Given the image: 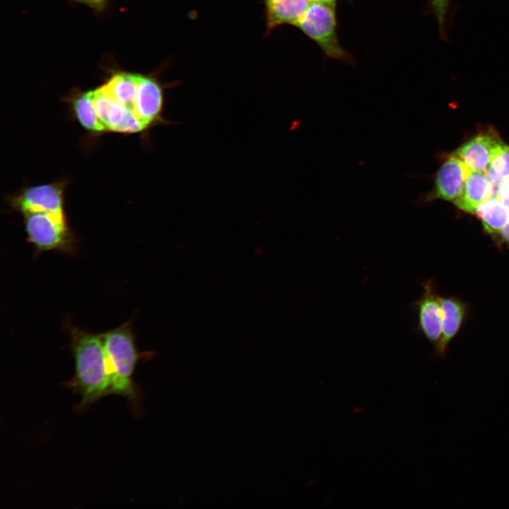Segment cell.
<instances>
[{
    "label": "cell",
    "mask_w": 509,
    "mask_h": 509,
    "mask_svg": "<svg viewBox=\"0 0 509 509\" xmlns=\"http://www.w3.org/2000/svg\"><path fill=\"white\" fill-rule=\"evenodd\" d=\"M70 346L75 363L74 377L65 384L81 396L76 407L85 410L110 395L111 376L101 334L70 327Z\"/></svg>",
    "instance_id": "1"
},
{
    "label": "cell",
    "mask_w": 509,
    "mask_h": 509,
    "mask_svg": "<svg viewBox=\"0 0 509 509\" xmlns=\"http://www.w3.org/2000/svg\"><path fill=\"white\" fill-rule=\"evenodd\" d=\"M491 182L484 172L469 170L461 195L454 204L461 210L474 214L476 207L491 197Z\"/></svg>",
    "instance_id": "11"
},
{
    "label": "cell",
    "mask_w": 509,
    "mask_h": 509,
    "mask_svg": "<svg viewBox=\"0 0 509 509\" xmlns=\"http://www.w3.org/2000/svg\"><path fill=\"white\" fill-rule=\"evenodd\" d=\"M111 376L110 394L126 398L136 411L140 394L133 374L141 358L130 322L101 334Z\"/></svg>",
    "instance_id": "2"
},
{
    "label": "cell",
    "mask_w": 509,
    "mask_h": 509,
    "mask_svg": "<svg viewBox=\"0 0 509 509\" xmlns=\"http://www.w3.org/2000/svg\"><path fill=\"white\" fill-rule=\"evenodd\" d=\"M75 115L81 124L87 130L103 131L106 129L99 120L93 102V90L78 93L73 100Z\"/></svg>",
    "instance_id": "16"
},
{
    "label": "cell",
    "mask_w": 509,
    "mask_h": 509,
    "mask_svg": "<svg viewBox=\"0 0 509 509\" xmlns=\"http://www.w3.org/2000/svg\"><path fill=\"white\" fill-rule=\"evenodd\" d=\"M469 170L461 160L452 155L438 170L432 191L420 199L421 202L435 199L454 202L462 192Z\"/></svg>",
    "instance_id": "7"
},
{
    "label": "cell",
    "mask_w": 509,
    "mask_h": 509,
    "mask_svg": "<svg viewBox=\"0 0 509 509\" xmlns=\"http://www.w3.org/2000/svg\"><path fill=\"white\" fill-rule=\"evenodd\" d=\"M423 296L413 305L418 312L419 330L436 347L442 336L440 297L436 294L434 284L431 280L423 283Z\"/></svg>",
    "instance_id": "9"
},
{
    "label": "cell",
    "mask_w": 509,
    "mask_h": 509,
    "mask_svg": "<svg viewBox=\"0 0 509 509\" xmlns=\"http://www.w3.org/2000/svg\"><path fill=\"white\" fill-rule=\"evenodd\" d=\"M486 232L498 234L509 221V211L497 197H489L475 210Z\"/></svg>",
    "instance_id": "15"
},
{
    "label": "cell",
    "mask_w": 509,
    "mask_h": 509,
    "mask_svg": "<svg viewBox=\"0 0 509 509\" xmlns=\"http://www.w3.org/2000/svg\"><path fill=\"white\" fill-rule=\"evenodd\" d=\"M76 1L88 4V0H76Z\"/></svg>",
    "instance_id": "23"
},
{
    "label": "cell",
    "mask_w": 509,
    "mask_h": 509,
    "mask_svg": "<svg viewBox=\"0 0 509 509\" xmlns=\"http://www.w3.org/2000/svg\"><path fill=\"white\" fill-rule=\"evenodd\" d=\"M64 182H59L26 188L11 199V206L23 213L64 212Z\"/></svg>",
    "instance_id": "6"
},
{
    "label": "cell",
    "mask_w": 509,
    "mask_h": 509,
    "mask_svg": "<svg viewBox=\"0 0 509 509\" xmlns=\"http://www.w3.org/2000/svg\"><path fill=\"white\" fill-rule=\"evenodd\" d=\"M485 174L491 183L509 177V146L504 144L491 159Z\"/></svg>",
    "instance_id": "18"
},
{
    "label": "cell",
    "mask_w": 509,
    "mask_h": 509,
    "mask_svg": "<svg viewBox=\"0 0 509 509\" xmlns=\"http://www.w3.org/2000/svg\"><path fill=\"white\" fill-rule=\"evenodd\" d=\"M311 2H317L335 6L337 0H310Z\"/></svg>",
    "instance_id": "22"
},
{
    "label": "cell",
    "mask_w": 509,
    "mask_h": 509,
    "mask_svg": "<svg viewBox=\"0 0 509 509\" xmlns=\"http://www.w3.org/2000/svg\"><path fill=\"white\" fill-rule=\"evenodd\" d=\"M265 1L269 28L283 24L296 25L311 3L310 0Z\"/></svg>",
    "instance_id": "12"
},
{
    "label": "cell",
    "mask_w": 509,
    "mask_h": 509,
    "mask_svg": "<svg viewBox=\"0 0 509 509\" xmlns=\"http://www.w3.org/2000/svg\"><path fill=\"white\" fill-rule=\"evenodd\" d=\"M138 78V74L118 72L102 86L113 99L134 112Z\"/></svg>",
    "instance_id": "14"
},
{
    "label": "cell",
    "mask_w": 509,
    "mask_h": 509,
    "mask_svg": "<svg viewBox=\"0 0 509 509\" xmlns=\"http://www.w3.org/2000/svg\"><path fill=\"white\" fill-rule=\"evenodd\" d=\"M23 215L28 240L35 250L73 251L75 238L64 212L36 211Z\"/></svg>",
    "instance_id": "3"
},
{
    "label": "cell",
    "mask_w": 509,
    "mask_h": 509,
    "mask_svg": "<svg viewBox=\"0 0 509 509\" xmlns=\"http://www.w3.org/2000/svg\"><path fill=\"white\" fill-rule=\"evenodd\" d=\"M497 198L509 211V177L500 182Z\"/></svg>",
    "instance_id": "19"
},
{
    "label": "cell",
    "mask_w": 509,
    "mask_h": 509,
    "mask_svg": "<svg viewBox=\"0 0 509 509\" xmlns=\"http://www.w3.org/2000/svg\"><path fill=\"white\" fill-rule=\"evenodd\" d=\"M442 310V336L436 346L435 353L444 357L452 339L459 331L466 314V306L460 300L450 297L440 298Z\"/></svg>",
    "instance_id": "10"
},
{
    "label": "cell",
    "mask_w": 509,
    "mask_h": 509,
    "mask_svg": "<svg viewBox=\"0 0 509 509\" xmlns=\"http://www.w3.org/2000/svg\"><path fill=\"white\" fill-rule=\"evenodd\" d=\"M334 7L311 2L296 26L313 40L327 57L347 62L350 60V56L341 46L337 35Z\"/></svg>",
    "instance_id": "4"
},
{
    "label": "cell",
    "mask_w": 509,
    "mask_h": 509,
    "mask_svg": "<svg viewBox=\"0 0 509 509\" xmlns=\"http://www.w3.org/2000/svg\"><path fill=\"white\" fill-rule=\"evenodd\" d=\"M107 1V0H88V4L95 9L101 10L105 6Z\"/></svg>",
    "instance_id": "21"
},
{
    "label": "cell",
    "mask_w": 509,
    "mask_h": 509,
    "mask_svg": "<svg viewBox=\"0 0 509 509\" xmlns=\"http://www.w3.org/2000/svg\"><path fill=\"white\" fill-rule=\"evenodd\" d=\"M503 144L497 133L489 130L470 139L452 156L461 160L470 170L485 173L491 159Z\"/></svg>",
    "instance_id": "8"
},
{
    "label": "cell",
    "mask_w": 509,
    "mask_h": 509,
    "mask_svg": "<svg viewBox=\"0 0 509 509\" xmlns=\"http://www.w3.org/2000/svg\"><path fill=\"white\" fill-rule=\"evenodd\" d=\"M428 9L435 18L441 40H447L450 20L452 11V0H426Z\"/></svg>",
    "instance_id": "17"
},
{
    "label": "cell",
    "mask_w": 509,
    "mask_h": 509,
    "mask_svg": "<svg viewBox=\"0 0 509 509\" xmlns=\"http://www.w3.org/2000/svg\"><path fill=\"white\" fill-rule=\"evenodd\" d=\"M93 102L97 116L106 130L118 131L129 109L113 99L102 86L93 90Z\"/></svg>",
    "instance_id": "13"
},
{
    "label": "cell",
    "mask_w": 509,
    "mask_h": 509,
    "mask_svg": "<svg viewBox=\"0 0 509 509\" xmlns=\"http://www.w3.org/2000/svg\"><path fill=\"white\" fill-rule=\"evenodd\" d=\"M164 90L158 81L151 76L139 74L134 112L146 129L159 123L165 124Z\"/></svg>",
    "instance_id": "5"
},
{
    "label": "cell",
    "mask_w": 509,
    "mask_h": 509,
    "mask_svg": "<svg viewBox=\"0 0 509 509\" xmlns=\"http://www.w3.org/2000/svg\"><path fill=\"white\" fill-rule=\"evenodd\" d=\"M500 238L503 243L509 245V221L498 233Z\"/></svg>",
    "instance_id": "20"
}]
</instances>
